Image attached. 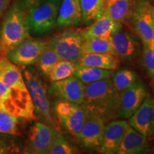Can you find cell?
I'll use <instances>...</instances> for the list:
<instances>
[{
  "label": "cell",
  "mask_w": 154,
  "mask_h": 154,
  "mask_svg": "<svg viewBox=\"0 0 154 154\" xmlns=\"http://www.w3.org/2000/svg\"><path fill=\"white\" fill-rule=\"evenodd\" d=\"M21 137L0 132V154L24 153L25 146L19 140Z\"/></svg>",
  "instance_id": "29"
},
{
  "label": "cell",
  "mask_w": 154,
  "mask_h": 154,
  "mask_svg": "<svg viewBox=\"0 0 154 154\" xmlns=\"http://www.w3.org/2000/svg\"><path fill=\"white\" fill-rule=\"evenodd\" d=\"M11 0H0V18L5 14L10 5Z\"/></svg>",
  "instance_id": "33"
},
{
  "label": "cell",
  "mask_w": 154,
  "mask_h": 154,
  "mask_svg": "<svg viewBox=\"0 0 154 154\" xmlns=\"http://www.w3.org/2000/svg\"><path fill=\"white\" fill-rule=\"evenodd\" d=\"M20 5L26 10L35 7L36 6L39 5L40 4L44 2L47 0H17Z\"/></svg>",
  "instance_id": "32"
},
{
  "label": "cell",
  "mask_w": 154,
  "mask_h": 154,
  "mask_svg": "<svg viewBox=\"0 0 154 154\" xmlns=\"http://www.w3.org/2000/svg\"><path fill=\"white\" fill-rule=\"evenodd\" d=\"M53 109L59 124L72 136L78 138L87 116L84 106L66 100L57 99Z\"/></svg>",
  "instance_id": "8"
},
{
  "label": "cell",
  "mask_w": 154,
  "mask_h": 154,
  "mask_svg": "<svg viewBox=\"0 0 154 154\" xmlns=\"http://www.w3.org/2000/svg\"><path fill=\"white\" fill-rule=\"evenodd\" d=\"M86 112L94 113L107 124L119 118L120 94L111 79H106L86 85L82 104Z\"/></svg>",
  "instance_id": "1"
},
{
  "label": "cell",
  "mask_w": 154,
  "mask_h": 154,
  "mask_svg": "<svg viewBox=\"0 0 154 154\" xmlns=\"http://www.w3.org/2000/svg\"><path fill=\"white\" fill-rule=\"evenodd\" d=\"M82 21L80 0H61L57 19L58 27L78 26Z\"/></svg>",
  "instance_id": "19"
},
{
  "label": "cell",
  "mask_w": 154,
  "mask_h": 154,
  "mask_svg": "<svg viewBox=\"0 0 154 154\" xmlns=\"http://www.w3.org/2000/svg\"><path fill=\"white\" fill-rule=\"evenodd\" d=\"M148 153L154 154V146H152V147L149 148V152H148Z\"/></svg>",
  "instance_id": "35"
},
{
  "label": "cell",
  "mask_w": 154,
  "mask_h": 154,
  "mask_svg": "<svg viewBox=\"0 0 154 154\" xmlns=\"http://www.w3.org/2000/svg\"><path fill=\"white\" fill-rule=\"evenodd\" d=\"M149 1H150V2L152 4V5H154V0H149Z\"/></svg>",
  "instance_id": "37"
},
{
  "label": "cell",
  "mask_w": 154,
  "mask_h": 154,
  "mask_svg": "<svg viewBox=\"0 0 154 154\" xmlns=\"http://www.w3.org/2000/svg\"><path fill=\"white\" fill-rule=\"evenodd\" d=\"M121 65L120 59L111 54H84L76 64L79 66L95 67V68L116 71Z\"/></svg>",
  "instance_id": "20"
},
{
  "label": "cell",
  "mask_w": 154,
  "mask_h": 154,
  "mask_svg": "<svg viewBox=\"0 0 154 154\" xmlns=\"http://www.w3.org/2000/svg\"><path fill=\"white\" fill-rule=\"evenodd\" d=\"M49 44V38L29 37L11 50L6 57L13 63L23 68L35 64L38 57Z\"/></svg>",
  "instance_id": "10"
},
{
  "label": "cell",
  "mask_w": 154,
  "mask_h": 154,
  "mask_svg": "<svg viewBox=\"0 0 154 154\" xmlns=\"http://www.w3.org/2000/svg\"><path fill=\"white\" fill-rule=\"evenodd\" d=\"M29 36L28 10L16 0L9 5L0 25V56L6 57Z\"/></svg>",
  "instance_id": "2"
},
{
  "label": "cell",
  "mask_w": 154,
  "mask_h": 154,
  "mask_svg": "<svg viewBox=\"0 0 154 154\" xmlns=\"http://www.w3.org/2000/svg\"><path fill=\"white\" fill-rule=\"evenodd\" d=\"M60 59L56 51L49 44L35 63L36 70L44 79H49L51 71Z\"/></svg>",
  "instance_id": "24"
},
{
  "label": "cell",
  "mask_w": 154,
  "mask_h": 154,
  "mask_svg": "<svg viewBox=\"0 0 154 154\" xmlns=\"http://www.w3.org/2000/svg\"><path fill=\"white\" fill-rule=\"evenodd\" d=\"M61 131L37 120L30 125L24 153L49 154Z\"/></svg>",
  "instance_id": "9"
},
{
  "label": "cell",
  "mask_w": 154,
  "mask_h": 154,
  "mask_svg": "<svg viewBox=\"0 0 154 154\" xmlns=\"http://www.w3.org/2000/svg\"><path fill=\"white\" fill-rule=\"evenodd\" d=\"M142 59L143 66L150 76L154 74V49L148 46L143 45Z\"/></svg>",
  "instance_id": "31"
},
{
  "label": "cell",
  "mask_w": 154,
  "mask_h": 154,
  "mask_svg": "<svg viewBox=\"0 0 154 154\" xmlns=\"http://www.w3.org/2000/svg\"><path fill=\"white\" fill-rule=\"evenodd\" d=\"M26 119L0 111V132L22 137Z\"/></svg>",
  "instance_id": "23"
},
{
  "label": "cell",
  "mask_w": 154,
  "mask_h": 154,
  "mask_svg": "<svg viewBox=\"0 0 154 154\" xmlns=\"http://www.w3.org/2000/svg\"><path fill=\"white\" fill-rule=\"evenodd\" d=\"M129 125L126 119H114L108 122L105 126L103 140L99 151L104 154L117 153Z\"/></svg>",
  "instance_id": "16"
},
{
  "label": "cell",
  "mask_w": 154,
  "mask_h": 154,
  "mask_svg": "<svg viewBox=\"0 0 154 154\" xmlns=\"http://www.w3.org/2000/svg\"><path fill=\"white\" fill-rule=\"evenodd\" d=\"M113 86L120 94L138 80V76L134 71L129 69H121L113 72L111 76Z\"/></svg>",
  "instance_id": "26"
},
{
  "label": "cell",
  "mask_w": 154,
  "mask_h": 154,
  "mask_svg": "<svg viewBox=\"0 0 154 154\" xmlns=\"http://www.w3.org/2000/svg\"><path fill=\"white\" fill-rule=\"evenodd\" d=\"M76 68V64L72 61L60 59L53 67L48 80L52 83L68 78L74 75Z\"/></svg>",
  "instance_id": "27"
},
{
  "label": "cell",
  "mask_w": 154,
  "mask_h": 154,
  "mask_svg": "<svg viewBox=\"0 0 154 154\" xmlns=\"http://www.w3.org/2000/svg\"><path fill=\"white\" fill-rule=\"evenodd\" d=\"M153 32H154V5L153 7ZM152 49H154V39H153V47Z\"/></svg>",
  "instance_id": "34"
},
{
  "label": "cell",
  "mask_w": 154,
  "mask_h": 154,
  "mask_svg": "<svg viewBox=\"0 0 154 154\" xmlns=\"http://www.w3.org/2000/svg\"><path fill=\"white\" fill-rule=\"evenodd\" d=\"M106 123L94 113H87L77 139L84 148L99 151L103 140Z\"/></svg>",
  "instance_id": "13"
},
{
  "label": "cell",
  "mask_w": 154,
  "mask_h": 154,
  "mask_svg": "<svg viewBox=\"0 0 154 154\" xmlns=\"http://www.w3.org/2000/svg\"><path fill=\"white\" fill-rule=\"evenodd\" d=\"M22 72L38 121L61 131L59 123L51 107L48 95L49 92L43 78L32 66L23 67Z\"/></svg>",
  "instance_id": "3"
},
{
  "label": "cell",
  "mask_w": 154,
  "mask_h": 154,
  "mask_svg": "<svg viewBox=\"0 0 154 154\" xmlns=\"http://www.w3.org/2000/svg\"><path fill=\"white\" fill-rule=\"evenodd\" d=\"M151 76V85H154V74Z\"/></svg>",
  "instance_id": "36"
},
{
  "label": "cell",
  "mask_w": 154,
  "mask_h": 154,
  "mask_svg": "<svg viewBox=\"0 0 154 154\" xmlns=\"http://www.w3.org/2000/svg\"><path fill=\"white\" fill-rule=\"evenodd\" d=\"M83 22L91 25L103 13V0H80Z\"/></svg>",
  "instance_id": "25"
},
{
  "label": "cell",
  "mask_w": 154,
  "mask_h": 154,
  "mask_svg": "<svg viewBox=\"0 0 154 154\" xmlns=\"http://www.w3.org/2000/svg\"><path fill=\"white\" fill-rule=\"evenodd\" d=\"M130 126L146 137L154 135V98L147 95L143 103L130 117Z\"/></svg>",
  "instance_id": "15"
},
{
  "label": "cell",
  "mask_w": 154,
  "mask_h": 154,
  "mask_svg": "<svg viewBox=\"0 0 154 154\" xmlns=\"http://www.w3.org/2000/svg\"><path fill=\"white\" fill-rule=\"evenodd\" d=\"M122 24L115 22L111 17L103 12L97 20L86 29L81 31L84 39L101 38L110 40L112 34L121 27Z\"/></svg>",
  "instance_id": "17"
},
{
  "label": "cell",
  "mask_w": 154,
  "mask_h": 154,
  "mask_svg": "<svg viewBox=\"0 0 154 154\" xmlns=\"http://www.w3.org/2000/svg\"><path fill=\"white\" fill-rule=\"evenodd\" d=\"M76 153H78L77 149L69 143L61 132L58 134L49 151V154H73Z\"/></svg>",
  "instance_id": "30"
},
{
  "label": "cell",
  "mask_w": 154,
  "mask_h": 154,
  "mask_svg": "<svg viewBox=\"0 0 154 154\" xmlns=\"http://www.w3.org/2000/svg\"><path fill=\"white\" fill-rule=\"evenodd\" d=\"M114 71L95 68V67L79 66L74 75L86 85L98 81L110 79Z\"/></svg>",
  "instance_id": "22"
},
{
  "label": "cell",
  "mask_w": 154,
  "mask_h": 154,
  "mask_svg": "<svg viewBox=\"0 0 154 154\" xmlns=\"http://www.w3.org/2000/svg\"><path fill=\"white\" fill-rule=\"evenodd\" d=\"M1 57H2V56H0V58H1Z\"/></svg>",
  "instance_id": "39"
},
{
  "label": "cell",
  "mask_w": 154,
  "mask_h": 154,
  "mask_svg": "<svg viewBox=\"0 0 154 154\" xmlns=\"http://www.w3.org/2000/svg\"><path fill=\"white\" fill-rule=\"evenodd\" d=\"M134 0H103V12L115 22L123 24L128 20Z\"/></svg>",
  "instance_id": "21"
},
{
  "label": "cell",
  "mask_w": 154,
  "mask_h": 154,
  "mask_svg": "<svg viewBox=\"0 0 154 154\" xmlns=\"http://www.w3.org/2000/svg\"><path fill=\"white\" fill-rule=\"evenodd\" d=\"M113 54L112 46L110 40L101 38L84 39L82 44V54Z\"/></svg>",
  "instance_id": "28"
},
{
  "label": "cell",
  "mask_w": 154,
  "mask_h": 154,
  "mask_svg": "<svg viewBox=\"0 0 154 154\" xmlns=\"http://www.w3.org/2000/svg\"><path fill=\"white\" fill-rule=\"evenodd\" d=\"M61 0H47L28 10L30 35L48 34L57 26V19Z\"/></svg>",
  "instance_id": "6"
},
{
  "label": "cell",
  "mask_w": 154,
  "mask_h": 154,
  "mask_svg": "<svg viewBox=\"0 0 154 154\" xmlns=\"http://www.w3.org/2000/svg\"><path fill=\"white\" fill-rule=\"evenodd\" d=\"M150 146L149 138L128 126L119 146V154L148 153Z\"/></svg>",
  "instance_id": "18"
},
{
  "label": "cell",
  "mask_w": 154,
  "mask_h": 154,
  "mask_svg": "<svg viewBox=\"0 0 154 154\" xmlns=\"http://www.w3.org/2000/svg\"><path fill=\"white\" fill-rule=\"evenodd\" d=\"M84 38L81 31L69 29L56 34L49 38V46L61 59L72 61L77 64L83 56Z\"/></svg>",
  "instance_id": "7"
},
{
  "label": "cell",
  "mask_w": 154,
  "mask_h": 154,
  "mask_svg": "<svg viewBox=\"0 0 154 154\" xmlns=\"http://www.w3.org/2000/svg\"><path fill=\"white\" fill-rule=\"evenodd\" d=\"M152 86V88H153V94H154V85H151Z\"/></svg>",
  "instance_id": "38"
},
{
  "label": "cell",
  "mask_w": 154,
  "mask_h": 154,
  "mask_svg": "<svg viewBox=\"0 0 154 154\" xmlns=\"http://www.w3.org/2000/svg\"><path fill=\"white\" fill-rule=\"evenodd\" d=\"M0 80L8 88L14 100L24 111L26 120L38 121L23 77L22 68L13 63L6 57L0 58Z\"/></svg>",
  "instance_id": "4"
},
{
  "label": "cell",
  "mask_w": 154,
  "mask_h": 154,
  "mask_svg": "<svg viewBox=\"0 0 154 154\" xmlns=\"http://www.w3.org/2000/svg\"><path fill=\"white\" fill-rule=\"evenodd\" d=\"M110 42L114 55L122 60L131 62L141 54L140 38L123 25L112 34Z\"/></svg>",
  "instance_id": "11"
},
{
  "label": "cell",
  "mask_w": 154,
  "mask_h": 154,
  "mask_svg": "<svg viewBox=\"0 0 154 154\" xmlns=\"http://www.w3.org/2000/svg\"><path fill=\"white\" fill-rule=\"evenodd\" d=\"M85 88L86 84L72 75L63 80L51 83L48 92L58 99L82 104L85 96Z\"/></svg>",
  "instance_id": "12"
},
{
  "label": "cell",
  "mask_w": 154,
  "mask_h": 154,
  "mask_svg": "<svg viewBox=\"0 0 154 154\" xmlns=\"http://www.w3.org/2000/svg\"><path fill=\"white\" fill-rule=\"evenodd\" d=\"M153 7L149 0H134L128 18L130 26L143 45L151 49L154 39Z\"/></svg>",
  "instance_id": "5"
},
{
  "label": "cell",
  "mask_w": 154,
  "mask_h": 154,
  "mask_svg": "<svg viewBox=\"0 0 154 154\" xmlns=\"http://www.w3.org/2000/svg\"><path fill=\"white\" fill-rule=\"evenodd\" d=\"M147 90L141 81H137L120 93L119 118L128 119L143 103Z\"/></svg>",
  "instance_id": "14"
}]
</instances>
